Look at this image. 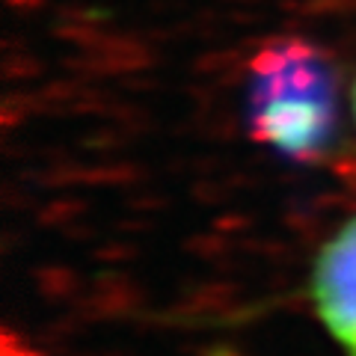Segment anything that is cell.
<instances>
[{
	"label": "cell",
	"mask_w": 356,
	"mask_h": 356,
	"mask_svg": "<svg viewBox=\"0 0 356 356\" xmlns=\"http://www.w3.org/2000/svg\"><path fill=\"white\" fill-rule=\"evenodd\" d=\"M336 122V77L330 60L300 39L270 42L250 65V125L255 140L285 158L324 152Z\"/></svg>",
	"instance_id": "obj_1"
},
{
	"label": "cell",
	"mask_w": 356,
	"mask_h": 356,
	"mask_svg": "<svg viewBox=\"0 0 356 356\" xmlns=\"http://www.w3.org/2000/svg\"><path fill=\"white\" fill-rule=\"evenodd\" d=\"M309 291L327 332L344 356H356V217L318 250Z\"/></svg>",
	"instance_id": "obj_2"
},
{
	"label": "cell",
	"mask_w": 356,
	"mask_h": 356,
	"mask_svg": "<svg viewBox=\"0 0 356 356\" xmlns=\"http://www.w3.org/2000/svg\"><path fill=\"white\" fill-rule=\"evenodd\" d=\"M353 116H356V83H353Z\"/></svg>",
	"instance_id": "obj_3"
}]
</instances>
